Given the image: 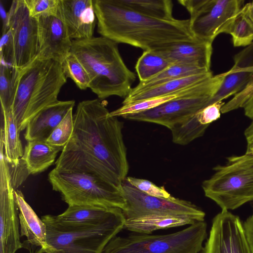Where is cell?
I'll return each mask as SVG.
<instances>
[{
  "mask_svg": "<svg viewBox=\"0 0 253 253\" xmlns=\"http://www.w3.org/2000/svg\"><path fill=\"white\" fill-rule=\"evenodd\" d=\"M73 109H70L53 131L46 141L53 145L64 147L69 140L74 130Z\"/></svg>",
  "mask_w": 253,
  "mask_h": 253,
  "instance_id": "obj_34",
  "label": "cell"
},
{
  "mask_svg": "<svg viewBox=\"0 0 253 253\" xmlns=\"http://www.w3.org/2000/svg\"><path fill=\"white\" fill-rule=\"evenodd\" d=\"M93 3L98 33L117 43L157 50L197 40L190 30L189 19L150 18L119 5L115 0H93Z\"/></svg>",
  "mask_w": 253,
  "mask_h": 253,
  "instance_id": "obj_2",
  "label": "cell"
},
{
  "mask_svg": "<svg viewBox=\"0 0 253 253\" xmlns=\"http://www.w3.org/2000/svg\"><path fill=\"white\" fill-rule=\"evenodd\" d=\"M173 64L155 50L144 51L138 58L135 69L139 82L146 81Z\"/></svg>",
  "mask_w": 253,
  "mask_h": 253,
  "instance_id": "obj_30",
  "label": "cell"
},
{
  "mask_svg": "<svg viewBox=\"0 0 253 253\" xmlns=\"http://www.w3.org/2000/svg\"><path fill=\"white\" fill-rule=\"evenodd\" d=\"M224 79L222 74L208 79L199 90L166 102L153 109L122 117L130 120L153 123L170 129L207 106L218 90Z\"/></svg>",
  "mask_w": 253,
  "mask_h": 253,
  "instance_id": "obj_10",
  "label": "cell"
},
{
  "mask_svg": "<svg viewBox=\"0 0 253 253\" xmlns=\"http://www.w3.org/2000/svg\"><path fill=\"white\" fill-rule=\"evenodd\" d=\"M7 27L12 46V67L20 71L36 57L38 22L31 17L24 0H13L8 12Z\"/></svg>",
  "mask_w": 253,
  "mask_h": 253,
  "instance_id": "obj_12",
  "label": "cell"
},
{
  "mask_svg": "<svg viewBox=\"0 0 253 253\" xmlns=\"http://www.w3.org/2000/svg\"><path fill=\"white\" fill-rule=\"evenodd\" d=\"M61 63L37 57L18 71L14 84L11 111L22 131L28 122L57 97L66 83Z\"/></svg>",
  "mask_w": 253,
  "mask_h": 253,
  "instance_id": "obj_4",
  "label": "cell"
},
{
  "mask_svg": "<svg viewBox=\"0 0 253 253\" xmlns=\"http://www.w3.org/2000/svg\"><path fill=\"white\" fill-rule=\"evenodd\" d=\"M0 14L2 23V33L8 29L7 27L8 15V12L5 11L1 1L0 2Z\"/></svg>",
  "mask_w": 253,
  "mask_h": 253,
  "instance_id": "obj_39",
  "label": "cell"
},
{
  "mask_svg": "<svg viewBox=\"0 0 253 253\" xmlns=\"http://www.w3.org/2000/svg\"><path fill=\"white\" fill-rule=\"evenodd\" d=\"M30 16L35 18L58 13L59 0H24Z\"/></svg>",
  "mask_w": 253,
  "mask_h": 253,
  "instance_id": "obj_35",
  "label": "cell"
},
{
  "mask_svg": "<svg viewBox=\"0 0 253 253\" xmlns=\"http://www.w3.org/2000/svg\"><path fill=\"white\" fill-rule=\"evenodd\" d=\"M190 14L189 28L194 37L212 43L221 33L229 34L244 5L242 0H178Z\"/></svg>",
  "mask_w": 253,
  "mask_h": 253,
  "instance_id": "obj_9",
  "label": "cell"
},
{
  "mask_svg": "<svg viewBox=\"0 0 253 253\" xmlns=\"http://www.w3.org/2000/svg\"><path fill=\"white\" fill-rule=\"evenodd\" d=\"M234 60L233 67L222 73L224 76L222 83L208 104L235 95L242 90L253 77V42L236 54Z\"/></svg>",
  "mask_w": 253,
  "mask_h": 253,
  "instance_id": "obj_17",
  "label": "cell"
},
{
  "mask_svg": "<svg viewBox=\"0 0 253 253\" xmlns=\"http://www.w3.org/2000/svg\"><path fill=\"white\" fill-rule=\"evenodd\" d=\"M207 230V224L202 221L169 234L116 236L102 253H199L203 249Z\"/></svg>",
  "mask_w": 253,
  "mask_h": 253,
  "instance_id": "obj_7",
  "label": "cell"
},
{
  "mask_svg": "<svg viewBox=\"0 0 253 253\" xmlns=\"http://www.w3.org/2000/svg\"><path fill=\"white\" fill-rule=\"evenodd\" d=\"M58 14L72 40L93 37L97 19L93 0H59Z\"/></svg>",
  "mask_w": 253,
  "mask_h": 253,
  "instance_id": "obj_16",
  "label": "cell"
},
{
  "mask_svg": "<svg viewBox=\"0 0 253 253\" xmlns=\"http://www.w3.org/2000/svg\"><path fill=\"white\" fill-rule=\"evenodd\" d=\"M213 174L203 182L205 196L222 210H235L253 201V155L245 153L227 158Z\"/></svg>",
  "mask_w": 253,
  "mask_h": 253,
  "instance_id": "obj_6",
  "label": "cell"
},
{
  "mask_svg": "<svg viewBox=\"0 0 253 253\" xmlns=\"http://www.w3.org/2000/svg\"><path fill=\"white\" fill-rule=\"evenodd\" d=\"M63 148L44 140L28 141L21 160L29 174L40 173L52 165L58 153Z\"/></svg>",
  "mask_w": 253,
  "mask_h": 253,
  "instance_id": "obj_23",
  "label": "cell"
},
{
  "mask_svg": "<svg viewBox=\"0 0 253 253\" xmlns=\"http://www.w3.org/2000/svg\"><path fill=\"white\" fill-rule=\"evenodd\" d=\"M3 125L0 130V138L3 144L4 154L7 162L16 167L21 163L24 150L20 138V131L11 110L1 111Z\"/></svg>",
  "mask_w": 253,
  "mask_h": 253,
  "instance_id": "obj_25",
  "label": "cell"
},
{
  "mask_svg": "<svg viewBox=\"0 0 253 253\" xmlns=\"http://www.w3.org/2000/svg\"><path fill=\"white\" fill-rule=\"evenodd\" d=\"M210 71H211L210 69L196 65L173 64L154 77L146 81L139 82L131 91L142 90L175 79Z\"/></svg>",
  "mask_w": 253,
  "mask_h": 253,
  "instance_id": "obj_29",
  "label": "cell"
},
{
  "mask_svg": "<svg viewBox=\"0 0 253 253\" xmlns=\"http://www.w3.org/2000/svg\"><path fill=\"white\" fill-rule=\"evenodd\" d=\"M70 52L84 67L89 88L99 99L129 94L136 75L124 62L118 43L102 36L73 40Z\"/></svg>",
  "mask_w": 253,
  "mask_h": 253,
  "instance_id": "obj_3",
  "label": "cell"
},
{
  "mask_svg": "<svg viewBox=\"0 0 253 253\" xmlns=\"http://www.w3.org/2000/svg\"><path fill=\"white\" fill-rule=\"evenodd\" d=\"M126 179L134 187L147 195L166 199L172 197L164 186H158L148 180L131 176Z\"/></svg>",
  "mask_w": 253,
  "mask_h": 253,
  "instance_id": "obj_36",
  "label": "cell"
},
{
  "mask_svg": "<svg viewBox=\"0 0 253 253\" xmlns=\"http://www.w3.org/2000/svg\"><path fill=\"white\" fill-rule=\"evenodd\" d=\"M245 136L247 144L246 153L253 155V120L245 130Z\"/></svg>",
  "mask_w": 253,
  "mask_h": 253,
  "instance_id": "obj_38",
  "label": "cell"
},
{
  "mask_svg": "<svg viewBox=\"0 0 253 253\" xmlns=\"http://www.w3.org/2000/svg\"><path fill=\"white\" fill-rule=\"evenodd\" d=\"M31 253H46L45 252L43 251L42 249H41V248L36 251V252H31Z\"/></svg>",
  "mask_w": 253,
  "mask_h": 253,
  "instance_id": "obj_42",
  "label": "cell"
},
{
  "mask_svg": "<svg viewBox=\"0 0 253 253\" xmlns=\"http://www.w3.org/2000/svg\"><path fill=\"white\" fill-rule=\"evenodd\" d=\"M196 222L188 216L154 214L126 219L124 228L135 233L150 234L157 230L190 225Z\"/></svg>",
  "mask_w": 253,
  "mask_h": 253,
  "instance_id": "obj_22",
  "label": "cell"
},
{
  "mask_svg": "<svg viewBox=\"0 0 253 253\" xmlns=\"http://www.w3.org/2000/svg\"><path fill=\"white\" fill-rule=\"evenodd\" d=\"M155 51L173 64H194L210 69L212 47V43L208 42L197 40Z\"/></svg>",
  "mask_w": 253,
  "mask_h": 253,
  "instance_id": "obj_21",
  "label": "cell"
},
{
  "mask_svg": "<svg viewBox=\"0 0 253 253\" xmlns=\"http://www.w3.org/2000/svg\"><path fill=\"white\" fill-rule=\"evenodd\" d=\"M119 5L147 17L171 20L173 4L170 0H115Z\"/></svg>",
  "mask_w": 253,
  "mask_h": 253,
  "instance_id": "obj_27",
  "label": "cell"
},
{
  "mask_svg": "<svg viewBox=\"0 0 253 253\" xmlns=\"http://www.w3.org/2000/svg\"><path fill=\"white\" fill-rule=\"evenodd\" d=\"M244 108L245 115L253 120V98L247 103Z\"/></svg>",
  "mask_w": 253,
  "mask_h": 253,
  "instance_id": "obj_41",
  "label": "cell"
},
{
  "mask_svg": "<svg viewBox=\"0 0 253 253\" xmlns=\"http://www.w3.org/2000/svg\"><path fill=\"white\" fill-rule=\"evenodd\" d=\"M202 253H253L239 217L222 210L213 218Z\"/></svg>",
  "mask_w": 253,
  "mask_h": 253,
  "instance_id": "obj_14",
  "label": "cell"
},
{
  "mask_svg": "<svg viewBox=\"0 0 253 253\" xmlns=\"http://www.w3.org/2000/svg\"><path fill=\"white\" fill-rule=\"evenodd\" d=\"M48 180L68 206H98L122 210L125 207L121 189L97 175L54 168L48 174Z\"/></svg>",
  "mask_w": 253,
  "mask_h": 253,
  "instance_id": "obj_8",
  "label": "cell"
},
{
  "mask_svg": "<svg viewBox=\"0 0 253 253\" xmlns=\"http://www.w3.org/2000/svg\"><path fill=\"white\" fill-rule=\"evenodd\" d=\"M14 201L18 211L21 236H25L24 242L27 246L39 247L45 251L48 248L46 242V226L26 201L21 191L15 189Z\"/></svg>",
  "mask_w": 253,
  "mask_h": 253,
  "instance_id": "obj_20",
  "label": "cell"
},
{
  "mask_svg": "<svg viewBox=\"0 0 253 253\" xmlns=\"http://www.w3.org/2000/svg\"><path fill=\"white\" fill-rule=\"evenodd\" d=\"M245 234L253 253V210L252 214L243 224Z\"/></svg>",
  "mask_w": 253,
  "mask_h": 253,
  "instance_id": "obj_37",
  "label": "cell"
},
{
  "mask_svg": "<svg viewBox=\"0 0 253 253\" xmlns=\"http://www.w3.org/2000/svg\"><path fill=\"white\" fill-rule=\"evenodd\" d=\"M222 101L209 104L195 115L178 124L170 130L173 143L185 145L202 136L210 124L220 117Z\"/></svg>",
  "mask_w": 253,
  "mask_h": 253,
  "instance_id": "obj_18",
  "label": "cell"
},
{
  "mask_svg": "<svg viewBox=\"0 0 253 253\" xmlns=\"http://www.w3.org/2000/svg\"><path fill=\"white\" fill-rule=\"evenodd\" d=\"M121 191L126 202L122 211L126 219L169 214L190 216L197 221L205 220V212L191 202L173 197L166 199L147 195L134 187L126 178L122 183Z\"/></svg>",
  "mask_w": 253,
  "mask_h": 253,
  "instance_id": "obj_11",
  "label": "cell"
},
{
  "mask_svg": "<svg viewBox=\"0 0 253 253\" xmlns=\"http://www.w3.org/2000/svg\"><path fill=\"white\" fill-rule=\"evenodd\" d=\"M122 210L92 205H71L63 213L56 215L62 221L75 222H100L106 220Z\"/></svg>",
  "mask_w": 253,
  "mask_h": 253,
  "instance_id": "obj_26",
  "label": "cell"
},
{
  "mask_svg": "<svg viewBox=\"0 0 253 253\" xmlns=\"http://www.w3.org/2000/svg\"><path fill=\"white\" fill-rule=\"evenodd\" d=\"M63 72L66 77L70 78L81 90L89 88L88 74L78 59L71 52L61 62Z\"/></svg>",
  "mask_w": 253,
  "mask_h": 253,
  "instance_id": "obj_33",
  "label": "cell"
},
{
  "mask_svg": "<svg viewBox=\"0 0 253 253\" xmlns=\"http://www.w3.org/2000/svg\"><path fill=\"white\" fill-rule=\"evenodd\" d=\"M41 219L46 226L47 253H102L126 220L123 211L100 222L62 221L50 214Z\"/></svg>",
  "mask_w": 253,
  "mask_h": 253,
  "instance_id": "obj_5",
  "label": "cell"
},
{
  "mask_svg": "<svg viewBox=\"0 0 253 253\" xmlns=\"http://www.w3.org/2000/svg\"><path fill=\"white\" fill-rule=\"evenodd\" d=\"M0 163V253H15L27 246L20 241L18 211L13 194L15 189L9 165L4 159Z\"/></svg>",
  "mask_w": 253,
  "mask_h": 253,
  "instance_id": "obj_13",
  "label": "cell"
},
{
  "mask_svg": "<svg viewBox=\"0 0 253 253\" xmlns=\"http://www.w3.org/2000/svg\"><path fill=\"white\" fill-rule=\"evenodd\" d=\"M99 99L80 102L74 130L55 162L57 169L100 176L121 189L129 166L123 122Z\"/></svg>",
  "mask_w": 253,
  "mask_h": 253,
  "instance_id": "obj_1",
  "label": "cell"
},
{
  "mask_svg": "<svg viewBox=\"0 0 253 253\" xmlns=\"http://www.w3.org/2000/svg\"><path fill=\"white\" fill-rule=\"evenodd\" d=\"M210 78L173 93L129 104L123 105L118 109L111 112L110 114L112 116L122 117L126 115L137 113L153 109L171 100L188 95L199 90Z\"/></svg>",
  "mask_w": 253,
  "mask_h": 253,
  "instance_id": "obj_28",
  "label": "cell"
},
{
  "mask_svg": "<svg viewBox=\"0 0 253 253\" xmlns=\"http://www.w3.org/2000/svg\"><path fill=\"white\" fill-rule=\"evenodd\" d=\"M229 34L235 47L248 46L253 42V25L243 8L235 19Z\"/></svg>",
  "mask_w": 253,
  "mask_h": 253,
  "instance_id": "obj_32",
  "label": "cell"
},
{
  "mask_svg": "<svg viewBox=\"0 0 253 253\" xmlns=\"http://www.w3.org/2000/svg\"><path fill=\"white\" fill-rule=\"evenodd\" d=\"M243 9L253 25V1L245 4L243 7Z\"/></svg>",
  "mask_w": 253,
  "mask_h": 253,
  "instance_id": "obj_40",
  "label": "cell"
},
{
  "mask_svg": "<svg viewBox=\"0 0 253 253\" xmlns=\"http://www.w3.org/2000/svg\"><path fill=\"white\" fill-rule=\"evenodd\" d=\"M17 72L12 66L0 60V99L2 111L11 110L14 84Z\"/></svg>",
  "mask_w": 253,
  "mask_h": 253,
  "instance_id": "obj_31",
  "label": "cell"
},
{
  "mask_svg": "<svg viewBox=\"0 0 253 253\" xmlns=\"http://www.w3.org/2000/svg\"><path fill=\"white\" fill-rule=\"evenodd\" d=\"M75 104L74 100H58L42 109L28 122L25 139L46 141Z\"/></svg>",
  "mask_w": 253,
  "mask_h": 253,
  "instance_id": "obj_19",
  "label": "cell"
},
{
  "mask_svg": "<svg viewBox=\"0 0 253 253\" xmlns=\"http://www.w3.org/2000/svg\"><path fill=\"white\" fill-rule=\"evenodd\" d=\"M211 71L175 79L152 87L138 91H130L124 98L123 105H127L156 97H159L182 89L195 84L212 76Z\"/></svg>",
  "mask_w": 253,
  "mask_h": 253,
  "instance_id": "obj_24",
  "label": "cell"
},
{
  "mask_svg": "<svg viewBox=\"0 0 253 253\" xmlns=\"http://www.w3.org/2000/svg\"><path fill=\"white\" fill-rule=\"evenodd\" d=\"M38 45L36 57L61 62L70 52L72 40L59 15H45L37 18Z\"/></svg>",
  "mask_w": 253,
  "mask_h": 253,
  "instance_id": "obj_15",
  "label": "cell"
}]
</instances>
